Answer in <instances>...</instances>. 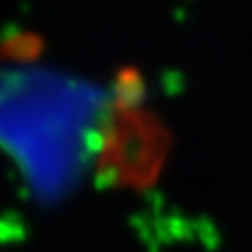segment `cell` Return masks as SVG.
Wrapping results in <instances>:
<instances>
[]
</instances>
